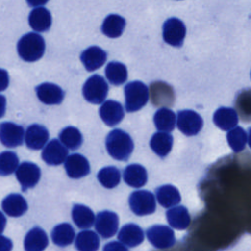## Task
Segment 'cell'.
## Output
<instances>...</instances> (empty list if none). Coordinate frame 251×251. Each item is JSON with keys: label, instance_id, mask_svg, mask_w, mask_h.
I'll use <instances>...</instances> for the list:
<instances>
[{"label": "cell", "instance_id": "4fadbf2b", "mask_svg": "<svg viewBox=\"0 0 251 251\" xmlns=\"http://www.w3.org/2000/svg\"><path fill=\"white\" fill-rule=\"evenodd\" d=\"M68 156L67 147L58 139H52L43 149L41 157L43 161L51 166H57L65 162Z\"/></svg>", "mask_w": 251, "mask_h": 251}, {"label": "cell", "instance_id": "ac0fdd59", "mask_svg": "<svg viewBox=\"0 0 251 251\" xmlns=\"http://www.w3.org/2000/svg\"><path fill=\"white\" fill-rule=\"evenodd\" d=\"M118 239L126 247H134L143 241L144 232L139 226L135 224H127L119 231Z\"/></svg>", "mask_w": 251, "mask_h": 251}, {"label": "cell", "instance_id": "9a60e30c", "mask_svg": "<svg viewBox=\"0 0 251 251\" xmlns=\"http://www.w3.org/2000/svg\"><path fill=\"white\" fill-rule=\"evenodd\" d=\"M49 138L47 128L41 125L33 124L29 126L25 134V141L28 148L32 150H39L43 148Z\"/></svg>", "mask_w": 251, "mask_h": 251}, {"label": "cell", "instance_id": "d590c367", "mask_svg": "<svg viewBox=\"0 0 251 251\" xmlns=\"http://www.w3.org/2000/svg\"><path fill=\"white\" fill-rule=\"evenodd\" d=\"M247 137L245 130L240 126H234L226 134L228 145L234 152H240L245 148Z\"/></svg>", "mask_w": 251, "mask_h": 251}, {"label": "cell", "instance_id": "60d3db41", "mask_svg": "<svg viewBox=\"0 0 251 251\" xmlns=\"http://www.w3.org/2000/svg\"><path fill=\"white\" fill-rule=\"evenodd\" d=\"M107 249H120V250H126L127 247L125 246L122 242L121 243H118V242H110L107 246L104 247V250H107Z\"/></svg>", "mask_w": 251, "mask_h": 251}, {"label": "cell", "instance_id": "ab89813d", "mask_svg": "<svg viewBox=\"0 0 251 251\" xmlns=\"http://www.w3.org/2000/svg\"><path fill=\"white\" fill-rule=\"evenodd\" d=\"M12 247L13 242L9 238L0 235V251H9L12 249Z\"/></svg>", "mask_w": 251, "mask_h": 251}, {"label": "cell", "instance_id": "1f68e13d", "mask_svg": "<svg viewBox=\"0 0 251 251\" xmlns=\"http://www.w3.org/2000/svg\"><path fill=\"white\" fill-rule=\"evenodd\" d=\"M99 237L92 230L80 231L75 240V248L80 251H95L99 248Z\"/></svg>", "mask_w": 251, "mask_h": 251}, {"label": "cell", "instance_id": "836d02e7", "mask_svg": "<svg viewBox=\"0 0 251 251\" xmlns=\"http://www.w3.org/2000/svg\"><path fill=\"white\" fill-rule=\"evenodd\" d=\"M60 141L68 148V149H77L82 143V135L80 131L75 126H67L65 127L60 135Z\"/></svg>", "mask_w": 251, "mask_h": 251}, {"label": "cell", "instance_id": "2e32d148", "mask_svg": "<svg viewBox=\"0 0 251 251\" xmlns=\"http://www.w3.org/2000/svg\"><path fill=\"white\" fill-rule=\"evenodd\" d=\"M38 99L47 105L60 104L64 99L63 89L54 83L44 82L36 86L35 88Z\"/></svg>", "mask_w": 251, "mask_h": 251}, {"label": "cell", "instance_id": "7402d4cb", "mask_svg": "<svg viewBox=\"0 0 251 251\" xmlns=\"http://www.w3.org/2000/svg\"><path fill=\"white\" fill-rule=\"evenodd\" d=\"M213 121L221 129L229 130L236 126L238 123V116L234 109L221 107L214 113Z\"/></svg>", "mask_w": 251, "mask_h": 251}, {"label": "cell", "instance_id": "d4e9b609", "mask_svg": "<svg viewBox=\"0 0 251 251\" xmlns=\"http://www.w3.org/2000/svg\"><path fill=\"white\" fill-rule=\"evenodd\" d=\"M151 100L152 103L156 106L159 105H171L173 100V90L165 82L157 81L153 82L150 87Z\"/></svg>", "mask_w": 251, "mask_h": 251}, {"label": "cell", "instance_id": "7bdbcfd3", "mask_svg": "<svg viewBox=\"0 0 251 251\" xmlns=\"http://www.w3.org/2000/svg\"><path fill=\"white\" fill-rule=\"evenodd\" d=\"M27 4L32 7H39L48 2V0H26Z\"/></svg>", "mask_w": 251, "mask_h": 251}, {"label": "cell", "instance_id": "8fae6325", "mask_svg": "<svg viewBox=\"0 0 251 251\" xmlns=\"http://www.w3.org/2000/svg\"><path fill=\"white\" fill-rule=\"evenodd\" d=\"M24 127L11 122L0 124V141L7 147H16L23 144Z\"/></svg>", "mask_w": 251, "mask_h": 251}, {"label": "cell", "instance_id": "8d00e7d4", "mask_svg": "<svg viewBox=\"0 0 251 251\" xmlns=\"http://www.w3.org/2000/svg\"><path fill=\"white\" fill-rule=\"evenodd\" d=\"M19 167V159L16 153L5 151L0 153V176H9Z\"/></svg>", "mask_w": 251, "mask_h": 251}, {"label": "cell", "instance_id": "44dd1931", "mask_svg": "<svg viewBox=\"0 0 251 251\" xmlns=\"http://www.w3.org/2000/svg\"><path fill=\"white\" fill-rule=\"evenodd\" d=\"M48 245V237L46 232L35 226L31 228L25 235L24 240V247L26 251H41Z\"/></svg>", "mask_w": 251, "mask_h": 251}, {"label": "cell", "instance_id": "8992f818", "mask_svg": "<svg viewBox=\"0 0 251 251\" xmlns=\"http://www.w3.org/2000/svg\"><path fill=\"white\" fill-rule=\"evenodd\" d=\"M149 242L156 248L167 249L172 247L175 242V233L173 229L167 226L155 225L146 230Z\"/></svg>", "mask_w": 251, "mask_h": 251}, {"label": "cell", "instance_id": "3957f363", "mask_svg": "<svg viewBox=\"0 0 251 251\" xmlns=\"http://www.w3.org/2000/svg\"><path fill=\"white\" fill-rule=\"evenodd\" d=\"M126 110L127 112H135L144 107L149 98L147 86L138 80L128 82L125 86Z\"/></svg>", "mask_w": 251, "mask_h": 251}, {"label": "cell", "instance_id": "ba28073f", "mask_svg": "<svg viewBox=\"0 0 251 251\" xmlns=\"http://www.w3.org/2000/svg\"><path fill=\"white\" fill-rule=\"evenodd\" d=\"M176 126L183 134L191 136L201 130L203 120L198 113L192 110H182L177 113Z\"/></svg>", "mask_w": 251, "mask_h": 251}, {"label": "cell", "instance_id": "9c48e42d", "mask_svg": "<svg viewBox=\"0 0 251 251\" xmlns=\"http://www.w3.org/2000/svg\"><path fill=\"white\" fill-rule=\"evenodd\" d=\"M119 227L118 215L111 211L98 213L95 219V229L103 238H109L116 234Z\"/></svg>", "mask_w": 251, "mask_h": 251}, {"label": "cell", "instance_id": "30bf717a", "mask_svg": "<svg viewBox=\"0 0 251 251\" xmlns=\"http://www.w3.org/2000/svg\"><path fill=\"white\" fill-rule=\"evenodd\" d=\"M39 167L31 162L22 163L16 170V176L25 191L27 188L35 186L40 178Z\"/></svg>", "mask_w": 251, "mask_h": 251}, {"label": "cell", "instance_id": "f35d334b", "mask_svg": "<svg viewBox=\"0 0 251 251\" xmlns=\"http://www.w3.org/2000/svg\"><path fill=\"white\" fill-rule=\"evenodd\" d=\"M9 85V75L6 70L0 69V91L5 90Z\"/></svg>", "mask_w": 251, "mask_h": 251}, {"label": "cell", "instance_id": "d6986e66", "mask_svg": "<svg viewBox=\"0 0 251 251\" xmlns=\"http://www.w3.org/2000/svg\"><path fill=\"white\" fill-rule=\"evenodd\" d=\"M28 24L35 31H46L50 28L52 24L51 14L44 7H34V9L29 13Z\"/></svg>", "mask_w": 251, "mask_h": 251}, {"label": "cell", "instance_id": "d6a6232c", "mask_svg": "<svg viewBox=\"0 0 251 251\" xmlns=\"http://www.w3.org/2000/svg\"><path fill=\"white\" fill-rule=\"evenodd\" d=\"M105 75L107 79L115 85L123 84L127 78L126 67L120 62H110L106 66Z\"/></svg>", "mask_w": 251, "mask_h": 251}, {"label": "cell", "instance_id": "b9f144b4", "mask_svg": "<svg viewBox=\"0 0 251 251\" xmlns=\"http://www.w3.org/2000/svg\"><path fill=\"white\" fill-rule=\"evenodd\" d=\"M6 112V98L3 95H0V118L4 116Z\"/></svg>", "mask_w": 251, "mask_h": 251}, {"label": "cell", "instance_id": "277c9868", "mask_svg": "<svg viewBox=\"0 0 251 251\" xmlns=\"http://www.w3.org/2000/svg\"><path fill=\"white\" fill-rule=\"evenodd\" d=\"M82 94L86 101L92 104L104 102L108 94V84L106 80L98 75H93L84 82Z\"/></svg>", "mask_w": 251, "mask_h": 251}, {"label": "cell", "instance_id": "f546056e", "mask_svg": "<svg viewBox=\"0 0 251 251\" xmlns=\"http://www.w3.org/2000/svg\"><path fill=\"white\" fill-rule=\"evenodd\" d=\"M51 238L52 241L58 246H68L75 239V229L68 223L59 224L53 228L51 232Z\"/></svg>", "mask_w": 251, "mask_h": 251}, {"label": "cell", "instance_id": "74e56055", "mask_svg": "<svg viewBox=\"0 0 251 251\" xmlns=\"http://www.w3.org/2000/svg\"><path fill=\"white\" fill-rule=\"evenodd\" d=\"M236 106L242 119L251 121V90H244L237 96Z\"/></svg>", "mask_w": 251, "mask_h": 251}, {"label": "cell", "instance_id": "603a6c76", "mask_svg": "<svg viewBox=\"0 0 251 251\" xmlns=\"http://www.w3.org/2000/svg\"><path fill=\"white\" fill-rule=\"evenodd\" d=\"M125 182L132 187L138 188L147 182V172L145 168L139 164L128 165L124 171Z\"/></svg>", "mask_w": 251, "mask_h": 251}, {"label": "cell", "instance_id": "ffe728a7", "mask_svg": "<svg viewBox=\"0 0 251 251\" xmlns=\"http://www.w3.org/2000/svg\"><path fill=\"white\" fill-rule=\"evenodd\" d=\"M27 203L25 199L18 193H12L6 196L2 201L3 211L11 217H20L27 211Z\"/></svg>", "mask_w": 251, "mask_h": 251}, {"label": "cell", "instance_id": "484cf974", "mask_svg": "<svg viewBox=\"0 0 251 251\" xmlns=\"http://www.w3.org/2000/svg\"><path fill=\"white\" fill-rule=\"evenodd\" d=\"M151 149L160 157H166L173 147V136L167 131H158L150 139Z\"/></svg>", "mask_w": 251, "mask_h": 251}, {"label": "cell", "instance_id": "e0dca14e", "mask_svg": "<svg viewBox=\"0 0 251 251\" xmlns=\"http://www.w3.org/2000/svg\"><path fill=\"white\" fill-rule=\"evenodd\" d=\"M80 60L88 72L102 67L107 60L106 52L98 46H90L80 54Z\"/></svg>", "mask_w": 251, "mask_h": 251}, {"label": "cell", "instance_id": "6da1fadb", "mask_svg": "<svg viewBox=\"0 0 251 251\" xmlns=\"http://www.w3.org/2000/svg\"><path fill=\"white\" fill-rule=\"evenodd\" d=\"M106 149L111 157L119 161H126L133 150V141L128 133L122 129H114L106 137Z\"/></svg>", "mask_w": 251, "mask_h": 251}, {"label": "cell", "instance_id": "ee69618b", "mask_svg": "<svg viewBox=\"0 0 251 251\" xmlns=\"http://www.w3.org/2000/svg\"><path fill=\"white\" fill-rule=\"evenodd\" d=\"M5 226H6V218H5L4 214L2 212H0V233H2Z\"/></svg>", "mask_w": 251, "mask_h": 251}, {"label": "cell", "instance_id": "4dcf8cb0", "mask_svg": "<svg viewBox=\"0 0 251 251\" xmlns=\"http://www.w3.org/2000/svg\"><path fill=\"white\" fill-rule=\"evenodd\" d=\"M154 124L160 131L170 132L175 128L176 118L175 113L169 108H160L154 115Z\"/></svg>", "mask_w": 251, "mask_h": 251}, {"label": "cell", "instance_id": "5b68a950", "mask_svg": "<svg viewBox=\"0 0 251 251\" xmlns=\"http://www.w3.org/2000/svg\"><path fill=\"white\" fill-rule=\"evenodd\" d=\"M128 203L131 211L137 216L150 215L156 209L155 196L147 190L133 191L128 198Z\"/></svg>", "mask_w": 251, "mask_h": 251}, {"label": "cell", "instance_id": "cb8c5ba5", "mask_svg": "<svg viewBox=\"0 0 251 251\" xmlns=\"http://www.w3.org/2000/svg\"><path fill=\"white\" fill-rule=\"evenodd\" d=\"M126 27V20L117 14H111L103 21L101 30L102 32L110 37L117 38L122 35Z\"/></svg>", "mask_w": 251, "mask_h": 251}, {"label": "cell", "instance_id": "52a82bcc", "mask_svg": "<svg viewBox=\"0 0 251 251\" xmlns=\"http://www.w3.org/2000/svg\"><path fill=\"white\" fill-rule=\"evenodd\" d=\"M185 34L186 27L183 22L177 18H170L163 25V38L172 46H181Z\"/></svg>", "mask_w": 251, "mask_h": 251}, {"label": "cell", "instance_id": "f6af8a7d", "mask_svg": "<svg viewBox=\"0 0 251 251\" xmlns=\"http://www.w3.org/2000/svg\"><path fill=\"white\" fill-rule=\"evenodd\" d=\"M247 142H248V144H249V146H250V148H251V127H250V128H249V130H248Z\"/></svg>", "mask_w": 251, "mask_h": 251}, {"label": "cell", "instance_id": "7c38bea8", "mask_svg": "<svg viewBox=\"0 0 251 251\" xmlns=\"http://www.w3.org/2000/svg\"><path fill=\"white\" fill-rule=\"evenodd\" d=\"M65 170L67 175L72 178H80L90 173V165L88 160L77 153L72 154L65 160Z\"/></svg>", "mask_w": 251, "mask_h": 251}, {"label": "cell", "instance_id": "e575fe53", "mask_svg": "<svg viewBox=\"0 0 251 251\" xmlns=\"http://www.w3.org/2000/svg\"><path fill=\"white\" fill-rule=\"evenodd\" d=\"M97 178L104 187L111 189L120 183L121 173L116 167H105L98 172Z\"/></svg>", "mask_w": 251, "mask_h": 251}, {"label": "cell", "instance_id": "4316f807", "mask_svg": "<svg viewBox=\"0 0 251 251\" xmlns=\"http://www.w3.org/2000/svg\"><path fill=\"white\" fill-rule=\"evenodd\" d=\"M168 223L176 229H185L190 224V216L183 206H176L169 209L166 213Z\"/></svg>", "mask_w": 251, "mask_h": 251}, {"label": "cell", "instance_id": "7a4b0ae2", "mask_svg": "<svg viewBox=\"0 0 251 251\" xmlns=\"http://www.w3.org/2000/svg\"><path fill=\"white\" fill-rule=\"evenodd\" d=\"M19 56L25 62L39 60L45 51V42L41 35L35 32H28L23 35L17 44Z\"/></svg>", "mask_w": 251, "mask_h": 251}, {"label": "cell", "instance_id": "5bb4252c", "mask_svg": "<svg viewBox=\"0 0 251 251\" xmlns=\"http://www.w3.org/2000/svg\"><path fill=\"white\" fill-rule=\"evenodd\" d=\"M99 115L107 126H114L123 120L125 112L121 103L115 100H107L100 107Z\"/></svg>", "mask_w": 251, "mask_h": 251}, {"label": "cell", "instance_id": "83f0119b", "mask_svg": "<svg viewBox=\"0 0 251 251\" xmlns=\"http://www.w3.org/2000/svg\"><path fill=\"white\" fill-rule=\"evenodd\" d=\"M72 218L74 223L79 228L91 227L95 222V216L92 210L81 204L74 205L72 210Z\"/></svg>", "mask_w": 251, "mask_h": 251}, {"label": "cell", "instance_id": "f1b7e54d", "mask_svg": "<svg viewBox=\"0 0 251 251\" xmlns=\"http://www.w3.org/2000/svg\"><path fill=\"white\" fill-rule=\"evenodd\" d=\"M156 197L159 204L165 208H170L178 204L181 199L178 190L171 184L158 187L156 189Z\"/></svg>", "mask_w": 251, "mask_h": 251}]
</instances>
